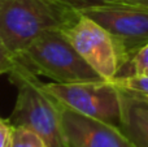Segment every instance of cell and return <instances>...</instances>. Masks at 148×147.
<instances>
[{"instance_id": "1", "label": "cell", "mask_w": 148, "mask_h": 147, "mask_svg": "<svg viewBox=\"0 0 148 147\" xmlns=\"http://www.w3.org/2000/svg\"><path fill=\"white\" fill-rule=\"evenodd\" d=\"M78 17L59 0H0V42L18 59L36 38L65 30Z\"/></svg>"}, {"instance_id": "13", "label": "cell", "mask_w": 148, "mask_h": 147, "mask_svg": "<svg viewBox=\"0 0 148 147\" xmlns=\"http://www.w3.org/2000/svg\"><path fill=\"white\" fill-rule=\"evenodd\" d=\"M59 1L64 3L68 7L81 12V10H83V9H88V8H92V7H99V5L118 1V0H59Z\"/></svg>"}, {"instance_id": "3", "label": "cell", "mask_w": 148, "mask_h": 147, "mask_svg": "<svg viewBox=\"0 0 148 147\" xmlns=\"http://www.w3.org/2000/svg\"><path fill=\"white\" fill-rule=\"evenodd\" d=\"M18 60L57 83L103 80L75 51L62 30L48 31L36 38L18 56Z\"/></svg>"}, {"instance_id": "16", "label": "cell", "mask_w": 148, "mask_h": 147, "mask_svg": "<svg viewBox=\"0 0 148 147\" xmlns=\"http://www.w3.org/2000/svg\"><path fill=\"white\" fill-rule=\"evenodd\" d=\"M147 74H148V73H147Z\"/></svg>"}, {"instance_id": "6", "label": "cell", "mask_w": 148, "mask_h": 147, "mask_svg": "<svg viewBox=\"0 0 148 147\" xmlns=\"http://www.w3.org/2000/svg\"><path fill=\"white\" fill-rule=\"evenodd\" d=\"M79 13L101 25L117 42L123 65L148 43V8L122 1L108 3Z\"/></svg>"}, {"instance_id": "9", "label": "cell", "mask_w": 148, "mask_h": 147, "mask_svg": "<svg viewBox=\"0 0 148 147\" xmlns=\"http://www.w3.org/2000/svg\"><path fill=\"white\" fill-rule=\"evenodd\" d=\"M148 73V43L143 46L118 72L117 77H126L133 74H147ZM114 78V80H116Z\"/></svg>"}, {"instance_id": "14", "label": "cell", "mask_w": 148, "mask_h": 147, "mask_svg": "<svg viewBox=\"0 0 148 147\" xmlns=\"http://www.w3.org/2000/svg\"><path fill=\"white\" fill-rule=\"evenodd\" d=\"M13 128L9 119H0V147H12Z\"/></svg>"}, {"instance_id": "11", "label": "cell", "mask_w": 148, "mask_h": 147, "mask_svg": "<svg viewBox=\"0 0 148 147\" xmlns=\"http://www.w3.org/2000/svg\"><path fill=\"white\" fill-rule=\"evenodd\" d=\"M14 126V125H13ZM12 147H47L44 141L34 130L26 126L13 128Z\"/></svg>"}, {"instance_id": "10", "label": "cell", "mask_w": 148, "mask_h": 147, "mask_svg": "<svg viewBox=\"0 0 148 147\" xmlns=\"http://www.w3.org/2000/svg\"><path fill=\"white\" fill-rule=\"evenodd\" d=\"M121 90L148 96V74H133L110 81Z\"/></svg>"}, {"instance_id": "5", "label": "cell", "mask_w": 148, "mask_h": 147, "mask_svg": "<svg viewBox=\"0 0 148 147\" xmlns=\"http://www.w3.org/2000/svg\"><path fill=\"white\" fill-rule=\"evenodd\" d=\"M81 57L105 81H113L123 67V56L112 35L90 17H79L62 30Z\"/></svg>"}, {"instance_id": "7", "label": "cell", "mask_w": 148, "mask_h": 147, "mask_svg": "<svg viewBox=\"0 0 148 147\" xmlns=\"http://www.w3.org/2000/svg\"><path fill=\"white\" fill-rule=\"evenodd\" d=\"M59 104L66 147H135L120 128Z\"/></svg>"}, {"instance_id": "12", "label": "cell", "mask_w": 148, "mask_h": 147, "mask_svg": "<svg viewBox=\"0 0 148 147\" xmlns=\"http://www.w3.org/2000/svg\"><path fill=\"white\" fill-rule=\"evenodd\" d=\"M18 63V59L12 55V52L0 42V76L9 74L16 68Z\"/></svg>"}, {"instance_id": "8", "label": "cell", "mask_w": 148, "mask_h": 147, "mask_svg": "<svg viewBox=\"0 0 148 147\" xmlns=\"http://www.w3.org/2000/svg\"><path fill=\"white\" fill-rule=\"evenodd\" d=\"M122 117L120 129L135 147H148V96L121 90Z\"/></svg>"}, {"instance_id": "15", "label": "cell", "mask_w": 148, "mask_h": 147, "mask_svg": "<svg viewBox=\"0 0 148 147\" xmlns=\"http://www.w3.org/2000/svg\"><path fill=\"white\" fill-rule=\"evenodd\" d=\"M122 3H129V4H135V5H142V7L148 8V0H118Z\"/></svg>"}, {"instance_id": "4", "label": "cell", "mask_w": 148, "mask_h": 147, "mask_svg": "<svg viewBox=\"0 0 148 147\" xmlns=\"http://www.w3.org/2000/svg\"><path fill=\"white\" fill-rule=\"evenodd\" d=\"M43 89L57 102L84 116L117 128L121 126V93L110 81L101 80L77 83L43 82Z\"/></svg>"}, {"instance_id": "2", "label": "cell", "mask_w": 148, "mask_h": 147, "mask_svg": "<svg viewBox=\"0 0 148 147\" xmlns=\"http://www.w3.org/2000/svg\"><path fill=\"white\" fill-rule=\"evenodd\" d=\"M9 80L17 87V99L9 121L14 126L34 130L47 147H66L61 126L60 104L43 89L35 72L18 60L9 73Z\"/></svg>"}]
</instances>
